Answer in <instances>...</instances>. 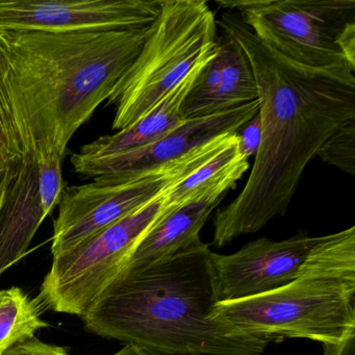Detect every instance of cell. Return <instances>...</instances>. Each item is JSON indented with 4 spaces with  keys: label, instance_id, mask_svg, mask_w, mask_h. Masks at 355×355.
Listing matches in <instances>:
<instances>
[{
    "label": "cell",
    "instance_id": "1",
    "mask_svg": "<svg viewBox=\"0 0 355 355\" xmlns=\"http://www.w3.org/2000/svg\"><path fill=\"white\" fill-rule=\"evenodd\" d=\"M217 26L241 45L254 73L261 142L247 184L214 219L218 248L284 216L309 162L343 125L355 120L354 71L313 68L266 46L232 13Z\"/></svg>",
    "mask_w": 355,
    "mask_h": 355
},
{
    "label": "cell",
    "instance_id": "2",
    "mask_svg": "<svg viewBox=\"0 0 355 355\" xmlns=\"http://www.w3.org/2000/svg\"><path fill=\"white\" fill-rule=\"evenodd\" d=\"M153 24L76 32L0 28V103L22 157H65L72 137L138 57Z\"/></svg>",
    "mask_w": 355,
    "mask_h": 355
},
{
    "label": "cell",
    "instance_id": "3",
    "mask_svg": "<svg viewBox=\"0 0 355 355\" xmlns=\"http://www.w3.org/2000/svg\"><path fill=\"white\" fill-rule=\"evenodd\" d=\"M211 254L200 240L146 267L128 270L83 315L85 327L105 340L159 354H263L269 342L213 318Z\"/></svg>",
    "mask_w": 355,
    "mask_h": 355
},
{
    "label": "cell",
    "instance_id": "4",
    "mask_svg": "<svg viewBox=\"0 0 355 355\" xmlns=\"http://www.w3.org/2000/svg\"><path fill=\"white\" fill-rule=\"evenodd\" d=\"M213 318L239 334L269 343L343 342L355 334L354 226L322 236L297 277L286 286L216 303Z\"/></svg>",
    "mask_w": 355,
    "mask_h": 355
},
{
    "label": "cell",
    "instance_id": "5",
    "mask_svg": "<svg viewBox=\"0 0 355 355\" xmlns=\"http://www.w3.org/2000/svg\"><path fill=\"white\" fill-rule=\"evenodd\" d=\"M217 20L205 0H165L150 35L114 89L112 128L144 117L197 66L217 51Z\"/></svg>",
    "mask_w": 355,
    "mask_h": 355
},
{
    "label": "cell",
    "instance_id": "6",
    "mask_svg": "<svg viewBox=\"0 0 355 355\" xmlns=\"http://www.w3.org/2000/svg\"><path fill=\"white\" fill-rule=\"evenodd\" d=\"M165 194L53 257L38 295L44 306L80 318L86 315L128 270L137 247L161 217Z\"/></svg>",
    "mask_w": 355,
    "mask_h": 355
},
{
    "label": "cell",
    "instance_id": "7",
    "mask_svg": "<svg viewBox=\"0 0 355 355\" xmlns=\"http://www.w3.org/2000/svg\"><path fill=\"white\" fill-rule=\"evenodd\" d=\"M230 137L232 134L217 137L182 159L128 182L94 178L92 184L64 189L58 205L59 215L53 224V257L72 250L87 239L165 194L221 150Z\"/></svg>",
    "mask_w": 355,
    "mask_h": 355
},
{
    "label": "cell",
    "instance_id": "8",
    "mask_svg": "<svg viewBox=\"0 0 355 355\" xmlns=\"http://www.w3.org/2000/svg\"><path fill=\"white\" fill-rule=\"evenodd\" d=\"M216 3L225 9H238L243 24L259 41L291 61L317 69L349 67L338 41L345 28L355 24V0Z\"/></svg>",
    "mask_w": 355,
    "mask_h": 355
},
{
    "label": "cell",
    "instance_id": "9",
    "mask_svg": "<svg viewBox=\"0 0 355 355\" xmlns=\"http://www.w3.org/2000/svg\"><path fill=\"white\" fill-rule=\"evenodd\" d=\"M259 101L200 119L184 120L167 135L146 146L88 159L72 155L74 171L85 178L128 182L168 165L222 135L236 132L259 113Z\"/></svg>",
    "mask_w": 355,
    "mask_h": 355
},
{
    "label": "cell",
    "instance_id": "10",
    "mask_svg": "<svg viewBox=\"0 0 355 355\" xmlns=\"http://www.w3.org/2000/svg\"><path fill=\"white\" fill-rule=\"evenodd\" d=\"M165 0H0V28L76 32L145 28Z\"/></svg>",
    "mask_w": 355,
    "mask_h": 355
},
{
    "label": "cell",
    "instance_id": "11",
    "mask_svg": "<svg viewBox=\"0 0 355 355\" xmlns=\"http://www.w3.org/2000/svg\"><path fill=\"white\" fill-rule=\"evenodd\" d=\"M322 236L306 232L282 241L257 239L232 254H211L216 302L265 294L294 280Z\"/></svg>",
    "mask_w": 355,
    "mask_h": 355
},
{
    "label": "cell",
    "instance_id": "12",
    "mask_svg": "<svg viewBox=\"0 0 355 355\" xmlns=\"http://www.w3.org/2000/svg\"><path fill=\"white\" fill-rule=\"evenodd\" d=\"M254 101L257 87L250 62L241 45L223 33L217 51L187 94L180 115L184 120L200 119Z\"/></svg>",
    "mask_w": 355,
    "mask_h": 355
},
{
    "label": "cell",
    "instance_id": "13",
    "mask_svg": "<svg viewBox=\"0 0 355 355\" xmlns=\"http://www.w3.org/2000/svg\"><path fill=\"white\" fill-rule=\"evenodd\" d=\"M45 218L38 165L32 157H22L0 207V276L28 254Z\"/></svg>",
    "mask_w": 355,
    "mask_h": 355
},
{
    "label": "cell",
    "instance_id": "14",
    "mask_svg": "<svg viewBox=\"0 0 355 355\" xmlns=\"http://www.w3.org/2000/svg\"><path fill=\"white\" fill-rule=\"evenodd\" d=\"M230 189L234 188L230 184L209 189L182 207L161 216L137 247L128 270L146 267L200 241L201 228Z\"/></svg>",
    "mask_w": 355,
    "mask_h": 355
},
{
    "label": "cell",
    "instance_id": "15",
    "mask_svg": "<svg viewBox=\"0 0 355 355\" xmlns=\"http://www.w3.org/2000/svg\"><path fill=\"white\" fill-rule=\"evenodd\" d=\"M209 61L197 66L182 83L170 91L136 123L118 130L116 134L101 137L94 142L85 145L78 155L88 159L107 157L146 146L163 138L184 121L180 115L182 103L199 72Z\"/></svg>",
    "mask_w": 355,
    "mask_h": 355
},
{
    "label": "cell",
    "instance_id": "16",
    "mask_svg": "<svg viewBox=\"0 0 355 355\" xmlns=\"http://www.w3.org/2000/svg\"><path fill=\"white\" fill-rule=\"evenodd\" d=\"M248 168L249 161L241 155L238 136L234 132L221 150L168 190L164 195L161 216L182 207L209 189L221 184L234 188Z\"/></svg>",
    "mask_w": 355,
    "mask_h": 355
},
{
    "label": "cell",
    "instance_id": "17",
    "mask_svg": "<svg viewBox=\"0 0 355 355\" xmlns=\"http://www.w3.org/2000/svg\"><path fill=\"white\" fill-rule=\"evenodd\" d=\"M44 307L39 297L33 298L18 286L0 290V355L51 327L43 320Z\"/></svg>",
    "mask_w": 355,
    "mask_h": 355
},
{
    "label": "cell",
    "instance_id": "18",
    "mask_svg": "<svg viewBox=\"0 0 355 355\" xmlns=\"http://www.w3.org/2000/svg\"><path fill=\"white\" fill-rule=\"evenodd\" d=\"M64 157L57 153H49L37 159L38 165L39 190L45 216L51 215L59 205L63 194L64 180L62 163Z\"/></svg>",
    "mask_w": 355,
    "mask_h": 355
},
{
    "label": "cell",
    "instance_id": "19",
    "mask_svg": "<svg viewBox=\"0 0 355 355\" xmlns=\"http://www.w3.org/2000/svg\"><path fill=\"white\" fill-rule=\"evenodd\" d=\"M317 157L350 175L355 174V120L336 130L318 151Z\"/></svg>",
    "mask_w": 355,
    "mask_h": 355
},
{
    "label": "cell",
    "instance_id": "20",
    "mask_svg": "<svg viewBox=\"0 0 355 355\" xmlns=\"http://www.w3.org/2000/svg\"><path fill=\"white\" fill-rule=\"evenodd\" d=\"M21 157V147L0 103V170L11 167Z\"/></svg>",
    "mask_w": 355,
    "mask_h": 355
},
{
    "label": "cell",
    "instance_id": "21",
    "mask_svg": "<svg viewBox=\"0 0 355 355\" xmlns=\"http://www.w3.org/2000/svg\"><path fill=\"white\" fill-rule=\"evenodd\" d=\"M236 134L241 155L249 161L252 155H257L261 142V117L259 113L245 123Z\"/></svg>",
    "mask_w": 355,
    "mask_h": 355
},
{
    "label": "cell",
    "instance_id": "22",
    "mask_svg": "<svg viewBox=\"0 0 355 355\" xmlns=\"http://www.w3.org/2000/svg\"><path fill=\"white\" fill-rule=\"evenodd\" d=\"M5 355H72L69 349L59 345L51 344L32 338L26 342L20 343L13 348L10 349Z\"/></svg>",
    "mask_w": 355,
    "mask_h": 355
},
{
    "label": "cell",
    "instance_id": "23",
    "mask_svg": "<svg viewBox=\"0 0 355 355\" xmlns=\"http://www.w3.org/2000/svg\"><path fill=\"white\" fill-rule=\"evenodd\" d=\"M323 350L327 355H355V334H350L338 344L323 345Z\"/></svg>",
    "mask_w": 355,
    "mask_h": 355
},
{
    "label": "cell",
    "instance_id": "24",
    "mask_svg": "<svg viewBox=\"0 0 355 355\" xmlns=\"http://www.w3.org/2000/svg\"><path fill=\"white\" fill-rule=\"evenodd\" d=\"M17 163L14 164L11 167L0 170V207H1V203H3V197H5L6 192H7L8 186H9L10 180H11L12 176H13L14 170H15Z\"/></svg>",
    "mask_w": 355,
    "mask_h": 355
},
{
    "label": "cell",
    "instance_id": "25",
    "mask_svg": "<svg viewBox=\"0 0 355 355\" xmlns=\"http://www.w3.org/2000/svg\"><path fill=\"white\" fill-rule=\"evenodd\" d=\"M107 355H166L159 354V353L150 352V351L144 350V349L138 348L136 346H132V345H125L122 347L120 350L116 351V352L111 353Z\"/></svg>",
    "mask_w": 355,
    "mask_h": 355
},
{
    "label": "cell",
    "instance_id": "26",
    "mask_svg": "<svg viewBox=\"0 0 355 355\" xmlns=\"http://www.w3.org/2000/svg\"><path fill=\"white\" fill-rule=\"evenodd\" d=\"M323 355H327V354H326V353H325V352H324V351H323Z\"/></svg>",
    "mask_w": 355,
    "mask_h": 355
}]
</instances>
